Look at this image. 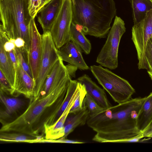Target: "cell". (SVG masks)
Segmentation results:
<instances>
[{
	"mask_svg": "<svg viewBox=\"0 0 152 152\" xmlns=\"http://www.w3.org/2000/svg\"><path fill=\"white\" fill-rule=\"evenodd\" d=\"M145 56L148 66V73L152 80V38L148 41L145 52Z\"/></svg>",
	"mask_w": 152,
	"mask_h": 152,
	"instance_id": "cell-26",
	"label": "cell"
},
{
	"mask_svg": "<svg viewBox=\"0 0 152 152\" xmlns=\"http://www.w3.org/2000/svg\"><path fill=\"white\" fill-rule=\"evenodd\" d=\"M132 31V39L137 53L138 68L147 70L145 52L148 41L152 38V9L147 13L143 20L134 24Z\"/></svg>",
	"mask_w": 152,
	"mask_h": 152,
	"instance_id": "cell-9",
	"label": "cell"
},
{
	"mask_svg": "<svg viewBox=\"0 0 152 152\" xmlns=\"http://www.w3.org/2000/svg\"><path fill=\"white\" fill-rule=\"evenodd\" d=\"M86 93L85 87L82 84L78 94L70 110L69 114H76L86 106L85 99Z\"/></svg>",
	"mask_w": 152,
	"mask_h": 152,
	"instance_id": "cell-24",
	"label": "cell"
},
{
	"mask_svg": "<svg viewBox=\"0 0 152 152\" xmlns=\"http://www.w3.org/2000/svg\"><path fill=\"white\" fill-rule=\"evenodd\" d=\"M90 69L99 83L118 104L129 100L135 93L128 81L108 69L95 65L91 66Z\"/></svg>",
	"mask_w": 152,
	"mask_h": 152,
	"instance_id": "cell-5",
	"label": "cell"
},
{
	"mask_svg": "<svg viewBox=\"0 0 152 152\" xmlns=\"http://www.w3.org/2000/svg\"><path fill=\"white\" fill-rule=\"evenodd\" d=\"M59 55L62 60L76 66L81 70L89 69L83 57L81 48L71 41L58 49Z\"/></svg>",
	"mask_w": 152,
	"mask_h": 152,
	"instance_id": "cell-12",
	"label": "cell"
},
{
	"mask_svg": "<svg viewBox=\"0 0 152 152\" xmlns=\"http://www.w3.org/2000/svg\"><path fill=\"white\" fill-rule=\"evenodd\" d=\"M82 84L80 83L79 87L67 107L57 121L54 124L47 125H43L45 138L55 140L64 137V125L66 119L69 114L70 110L77 97Z\"/></svg>",
	"mask_w": 152,
	"mask_h": 152,
	"instance_id": "cell-14",
	"label": "cell"
},
{
	"mask_svg": "<svg viewBox=\"0 0 152 152\" xmlns=\"http://www.w3.org/2000/svg\"><path fill=\"white\" fill-rule=\"evenodd\" d=\"M28 3L29 0H0V19L3 29L10 38H23L27 51L29 41L28 26L32 18Z\"/></svg>",
	"mask_w": 152,
	"mask_h": 152,
	"instance_id": "cell-4",
	"label": "cell"
},
{
	"mask_svg": "<svg viewBox=\"0 0 152 152\" xmlns=\"http://www.w3.org/2000/svg\"><path fill=\"white\" fill-rule=\"evenodd\" d=\"M132 10L134 24L143 20L147 13L152 9L150 0H129Z\"/></svg>",
	"mask_w": 152,
	"mask_h": 152,
	"instance_id": "cell-20",
	"label": "cell"
},
{
	"mask_svg": "<svg viewBox=\"0 0 152 152\" xmlns=\"http://www.w3.org/2000/svg\"><path fill=\"white\" fill-rule=\"evenodd\" d=\"M69 84L60 86L44 97L31 99L25 111L14 120L3 124L0 132H18L36 137L38 133L36 129V124L48 108L56 103L62 102Z\"/></svg>",
	"mask_w": 152,
	"mask_h": 152,
	"instance_id": "cell-3",
	"label": "cell"
},
{
	"mask_svg": "<svg viewBox=\"0 0 152 152\" xmlns=\"http://www.w3.org/2000/svg\"><path fill=\"white\" fill-rule=\"evenodd\" d=\"M72 22L81 26L86 35L103 38L116 14L114 0H71Z\"/></svg>",
	"mask_w": 152,
	"mask_h": 152,
	"instance_id": "cell-2",
	"label": "cell"
},
{
	"mask_svg": "<svg viewBox=\"0 0 152 152\" xmlns=\"http://www.w3.org/2000/svg\"><path fill=\"white\" fill-rule=\"evenodd\" d=\"M141 135L143 137L152 138V122L142 133Z\"/></svg>",
	"mask_w": 152,
	"mask_h": 152,
	"instance_id": "cell-30",
	"label": "cell"
},
{
	"mask_svg": "<svg viewBox=\"0 0 152 152\" xmlns=\"http://www.w3.org/2000/svg\"><path fill=\"white\" fill-rule=\"evenodd\" d=\"M126 30L124 21L120 17L115 16L106 42L97 57V63L111 69L117 67L119 45Z\"/></svg>",
	"mask_w": 152,
	"mask_h": 152,
	"instance_id": "cell-6",
	"label": "cell"
},
{
	"mask_svg": "<svg viewBox=\"0 0 152 152\" xmlns=\"http://www.w3.org/2000/svg\"><path fill=\"white\" fill-rule=\"evenodd\" d=\"M77 80L84 86L87 94L101 106L107 109L112 106L104 90L99 86L88 75L85 74L78 78Z\"/></svg>",
	"mask_w": 152,
	"mask_h": 152,
	"instance_id": "cell-15",
	"label": "cell"
},
{
	"mask_svg": "<svg viewBox=\"0 0 152 152\" xmlns=\"http://www.w3.org/2000/svg\"><path fill=\"white\" fill-rule=\"evenodd\" d=\"M35 137L16 132H0V140L8 142H25L30 143Z\"/></svg>",
	"mask_w": 152,
	"mask_h": 152,
	"instance_id": "cell-22",
	"label": "cell"
},
{
	"mask_svg": "<svg viewBox=\"0 0 152 152\" xmlns=\"http://www.w3.org/2000/svg\"><path fill=\"white\" fill-rule=\"evenodd\" d=\"M70 40L77 45L85 54L90 53L91 46L89 40L86 37L83 31L77 29L75 24L72 22L70 27Z\"/></svg>",
	"mask_w": 152,
	"mask_h": 152,
	"instance_id": "cell-21",
	"label": "cell"
},
{
	"mask_svg": "<svg viewBox=\"0 0 152 152\" xmlns=\"http://www.w3.org/2000/svg\"><path fill=\"white\" fill-rule=\"evenodd\" d=\"M28 32L29 41L27 54V61L35 82L41 61L42 42V35L37 29L34 19H31L28 26Z\"/></svg>",
	"mask_w": 152,
	"mask_h": 152,
	"instance_id": "cell-10",
	"label": "cell"
},
{
	"mask_svg": "<svg viewBox=\"0 0 152 152\" xmlns=\"http://www.w3.org/2000/svg\"><path fill=\"white\" fill-rule=\"evenodd\" d=\"M72 22L71 0H63L60 10L50 30L53 40L58 49L71 41Z\"/></svg>",
	"mask_w": 152,
	"mask_h": 152,
	"instance_id": "cell-8",
	"label": "cell"
},
{
	"mask_svg": "<svg viewBox=\"0 0 152 152\" xmlns=\"http://www.w3.org/2000/svg\"><path fill=\"white\" fill-rule=\"evenodd\" d=\"M146 97L129 100L104 109L97 115H88L86 124L96 132L92 140L101 142H126L141 136L137 118Z\"/></svg>",
	"mask_w": 152,
	"mask_h": 152,
	"instance_id": "cell-1",
	"label": "cell"
},
{
	"mask_svg": "<svg viewBox=\"0 0 152 152\" xmlns=\"http://www.w3.org/2000/svg\"><path fill=\"white\" fill-rule=\"evenodd\" d=\"M85 101L86 105L88 110L89 116H90L95 115L105 109L99 105L87 94Z\"/></svg>",
	"mask_w": 152,
	"mask_h": 152,
	"instance_id": "cell-25",
	"label": "cell"
},
{
	"mask_svg": "<svg viewBox=\"0 0 152 152\" xmlns=\"http://www.w3.org/2000/svg\"><path fill=\"white\" fill-rule=\"evenodd\" d=\"M80 83L77 80H71L66 95L62 102L57 106L52 113L44 122L43 124L50 125L55 123L65 110L77 89Z\"/></svg>",
	"mask_w": 152,
	"mask_h": 152,
	"instance_id": "cell-16",
	"label": "cell"
},
{
	"mask_svg": "<svg viewBox=\"0 0 152 152\" xmlns=\"http://www.w3.org/2000/svg\"><path fill=\"white\" fill-rule=\"evenodd\" d=\"M70 114V115H68L67 117L64 125V137H66L76 127L84 125L86 123L89 111L86 105L81 110L77 113Z\"/></svg>",
	"mask_w": 152,
	"mask_h": 152,
	"instance_id": "cell-19",
	"label": "cell"
},
{
	"mask_svg": "<svg viewBox=\"0 0 152 152\" xmlns=\"http://www.w3.org/2000/svg\"><path fill=\"white\" fill-rule=\"evenodd\" d=\"M151 0V2H152V0Z\"/></svg>",
	"mask_w": 152,
	"mask_h": 152,
	"instance_id": "cell-35",
	"label": "cell"
},
{
	"mask_svg": "<svg viewBox=\"0 0 152 152\" xmlns=\"http://www.w3.org/2000/svg\"><path fill=\"white\" fill-rule=\"evenodd\" d=\"M7 40L6 37L0 35V70L14 88L15 70L8 53L4 48Z\"/></svg>",
	"mask_w": 152,
	"mask_h": 152,
	"instance_id": "cell-17",
	"label": "cell"
},
{
	"mask_svg": "<svg viewBox=\"0 0 152 152\" xmlns=\"http://www.w3.org/2000/svg\"><path fill=\"white\" fill-rule=\"evenodd\" d=\"M152 122V92L147 97L138 113L136 121L138 129L142 133Z\"/></svg>",
	"mask_w": 152,
	"mask_h": 152,
	"instance_id": "cell-18",
	"label": "cell"
},
{
	"mask_svg": "<svg viewBox=\"0 0 152 152\" xmlns=\"http://www.w3.org/2000/svg\"><path fill=\"white\" fill-rule=\"evenodd\" d=\"M1 101L6 108V112L9 115L14 113L19 109L23 104L22 101L17 98H10L4 95V93L0 91Z\"/></svg>",
	"mask_w": 152,
	"mask_h": 152,
	"instance_id": "cell-23",
	"label": "cell"
},
{
	"mask_svg": "<svg viewBox=\"0 0 152 152\" xmlns=\"http://www.w3.org/2000/svg\"><path fill=\"white\" fill-rule=\"evenodd\" d=\"M15 39L10 38L9 40L6 41L4 44V48L7 52H10L15 49L16 46L14 43Z\"/></svg>",
	"mask_w": 152,
	"mask_h": 152,
	"instance_id": "cell-29",
	"label": "cell"
},
{
	"mask_svg": "<svg viewBox=\"0 0 152 152\" xmlns=\"http://www.w3.org/2000/svg\"><path fill=\"white\" fill-rule=\"evenodd\" d=\"M42 38V55L38 73L35 81L34 98L38 96L47 77L60 57L50 31L43 32Z\"/></svg>",
	"mask_w": 152,
	"mask_h": 152,
	"instance_id": "cell-7",
	"label": "cell"
},
{
	"mask_svg": "<svg viewBox=\"0 0 152 152\" xmlns=\"http://www.w3.org/2000/svg\"><path fill=\"white\" fill-rule=\"evenodd\" d=\"M51 0H41V8L48 3Z\"/></svg>",
	"mask_w": 152,
	"mask_h": 152,
	"instance_id": "cell-34",
	"label": "cell"
},
{
	"mask_svg": "<svg viewBox=\"0 0 152 152\" xmlns=\"http://www.w3.org/2000/svg\"><path fill=\"white\" fill-rule=\"evenodd\" d=\"M63 0H51L38 12V21L43 32L50 31L60 10Z\"/></svg>",
	"mask_w": 152,
	"mask_h": 152,
	"instance_id": "cell-13",
	"label": "cell"
},
{
	"mask_svg": "<svg viewBox=\"0 0 152 152\" xmlns=\"http://www.w3.org/2000/svg\"><path fill=\"white\" fill-rule=\"evenodd\" d=\"M8 53L16 72V70L17 66V63L16 57L15 52L14 50Z\"/></svg>",
	"mask_w": 152,
	"mask_h": 152,
	"instance_id": "cell-32",
	"label": "cell"
},
{
	"mask_svg": "<svg viewBox=\"0 0 152 152\" xmlns=\"http://www.w3.org/2000/svg\"><path fill=\"white\" fill-rule=\"evenodd\" d=\"M17 60V66L15 72V92L13 96L17 97L22 94L31 99L34 97L35 82L23 69L19 61Z\"/></svg>",
	"mask_w": 152,
	"mask_h": 152,
	"instance_id": "cell-11",
	"label": "cell"
},
{
	"mask_svg": "<svg viewBox=\"0 0 152 152\" xmlns=\"http://www.w3.org/2000/svg\"><path fill=\"white\" fill-rule=\"evenodd\" d=\"M14 43L16 47L18 48H25V42L24 40L21 37H18L15 40Z\"/></svg>",
	"mask_w": 152,
	"mask_h": 152,
	"instance_id": "cell-31",
	"label": "cell"
},
{
	"mask_svg": "<svg viewBox=\"0 0 152 152\" xmlns=\"http://www.w3.org/2000/svg\"><path fill=\"white\" fill-rule=\"evenodd\" d=\"M0 90L4 94L13 96L15 89L0 70Z\"/></svg>",
	"mask_w": 152,
	"mask_h": 152,
	"instance_id": "cell-27",
	"label": "cell"
},
{
	"mask_svg": "<svg viewBox=\"0 0 152 152\" xmlns=\"http://www.w3.org/2000/svg\"><path fill=\"white\" fill-rule=\"evenodd\" d=\"M66 66L70 77H74L75 75L76 71L77 69V68L70 64L66 65Z\"/></svg>",
	"mask_w": 152,
	"mask_h": 152,
	"instance_id": "cell-33",
	"label": "cell"
},
{
	"mask_svg": "<svg viewBox=\"0 0 152 152\" xmlns=\"http://www.w3.org/2000/svg\"><path fill=\"white\" fill-rule=\"evenodd\" d=\"M41 0H29L28 9L31 18L34 19L41 8Z\"/></svg>",
	"mask_w": 152,
	"mask_h": 152,
	"instance_id": "cell-28",
	"label": "cell"
}]
</instances>
